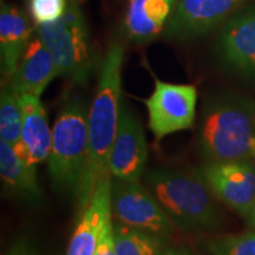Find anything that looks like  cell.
<instances>
[{"label": "cell", "mask_w": 255, "mask_h": 255, "mask_svg": "<svg viewBox=\"0 0 255 255\" xmlns=\"http://www.w3.org/2000/svg\"><path fill=\"white\" fill-rule=\"evenodd\" d=\"M176 0H130L124 32L130 40L148 43L157 38L173 14Z\"/></svg>", "instance_id": "15"}, {"label": "cell", "mask_w": 255, "mask_h": 255, "mask_svg": "<svg viewBox=\"0 0 255 255\" xmlns=\"http://www.w3.org/2000/svg\"><path fill=\"white\" fill-rule=\"evenodd\" d=\"M158 255H195V254L186 247H170V248H163V250L159 252Z\"/></svg>", "instance_id": "24"}, {"label": "cell", "mask_w": 255, "mask_h": 255, "mask_svg": "<svg viewBox=\"0 0 255 255\" xmlns=\"http://www.w3.org/2000/svg\"><path fill=\"white\" fill-rule=\"evenodd\" d=\"M38 38L55 59L59 76L85 84L95 69L90 34L78 0H69L65 13L53 23L38 25Z\"/></svg>", "instance_id": "5"}, {"label": "cell", "mask_w": 255, "mask_h": 255, "mask_svg": "<svg viewBox=\"0 0 255 255\" xmlns=\"http://www.w3.org/2000/svg\"><path fill=\"white\" fill-rule=\"evenodd\" d=\"M21 109L19 98L6 82L0 95V139L8 143L19 157L28 163V157L21 139ZM30 164V163H28Z\"/></svg>", "instance_id": "18"}, {"label": "cell", "mask_w": 255, "mask_h": 255, "mask_svg": "<svg viewBox=\"0 0 255 255\" xmlns=\"http://www.w3.org/2000/svg\"><path fill=\"white\" fill-rule=\"evenodd\" d=\"M199 146L207 163L255 158V121L250 100L223 96L202 111Z\"/></svg>", "instance_id": "2"}, {"label": "cell", "mask_w": 255, "mask_h": 255, "mask_svg": "<svg viewBox=\"0 0 255 255\" xmlns=\"http://www.w3.org/2000/svg\"><path fill=\"white\" fill-rule=\"evenodd\" d=\"M250 105H251L252 114H253V117H254V121H255V101L250 100Z\"/></svg>", "instance_id": "26"}, {"label": "cell", "mask_w": 255, "mask_h": 255, "mask_svg": "<svg viewBox=\"0 0 255 255\" xmlns=\"http://www.w3.org/2000/svg\"><path fill=\"white\" fill-rule=\"evenodd\" d=\"M194 173L229 208L250 216L255 203V167L251 161L206 163Z\"/></svg>", "instance_id": "8"}, {"label": "cell", "mask_w": 255, "mask_h": 255, "mask_svg": "<svg viewBox=\"0 0 255 255\" xmlns=\"http://www.w3.org/2000/svg\"><path fill=\"white\" fill-rule=\"evenodd\" d=\"M59 76L56 62L39 38L30 40L13 77L8 83L17 96L40 97L49 83Z\"/></svg>", "instance_id": "13"}, {"label": "cell", "mask_w": 255, "mask_h": 255, "mask_svg": "<svg viewBox=\"0 0 255 255\" xmlns=\"http://www.w3.org/2000/svg\"><path fill=\"white\" fill-rule=\"evenodd\" d=\"M94 255H117L116 241H115V223L113 222V219L105 223L102 229Z\"/></svg>", "instance_id": "22"}, {"label": "cell", "mask_w": 255, "mask_h": 255, "mask_svg": "<svg viewBox=\"0 0 255 255\" xmlns=\"http://www.w3.org/2000/svg\"><path fill=\"white\" fill-rule=\"evenodd\" d=\"M145 181L175 226L212 231L221 222L213 193L195 173L154 169L145 174Z\"/></svg>", "instance_id": "4"}, {"label": "cell", "mask_w": 255, "mask_h": 255, "mask_svg": "<svg viewBox=\"0 0 255 255\" xmlns=\"http://www.w3.org/2000/svg\"><path fill=\"white\" fill-rule=\"evenodd\" d=\"M111 210L116 222L161 239L173 234L176 227L151 191L139 181H114Z\"/></svg>", "instance_id": "6"}, {"label": "cell", "mask_w": 255, "mask_h": 255, "mask_svg": "<svg viewBox=\"0 0 255 255\" xmlns=\"http://www.w3.org/2000/svg\"><path fill=\"white\" fill-rule=\"evenodd\" d=\"M247 0H176L165 34L176 39L202 36L222 24Z\"/></svg>", "instance_id": "10"}, {"label": "cell", "mask_w": 255, "mask_h": 255, "mask_svg": "<svg viewBox=\"0 0 255 255\" xmlns=\"http://www.w3.org/2000/svg\"><path fill=\"white\" fill-rule=\"evenodd\" d=\"M0 175L5 186L24 199L31 202H40L43 199L37 181L36 165L21 159L2 139H0Z\"/></svg>", "instance_id": "17"}, {"label": "cell", "mask_w": 255, "mask_h": 255, "mask_svg": "<svg viewBox=\"0 0 255 255\" xmlns=\"http://www.w3.org/2000/svg\"><path fill=\"white\" fill-rule=\"evenodd\" d=\"M197 91L190 84H173L155 78V88L145 101L149 128L156 139L193 128Z\"/></svg>", "instance_id": "7"}, {"label": "cell", "mask_w": 255, "mask_h": 255, "mask_svg": "<svg viewBox=\"0 0 255 255\" xmlns=\"http://www.w3.org/2000/svg\"><path fill=\"white\" fill-rule=\"evenodd\" d=\"M148 146L142 124L122 103L119 129L110 151L109 171L115 180L135 182L144 173Z\"/></svg>", "instance_id": "9"}, {"label": "cell", "mask_w": 255, "mask_h": 255, "mask_svg": "<svg viewBox=\"0 0 255 255\" xmlns=\"http://www.w3.org/2000/svg\"><path fill=\"white\" fill-rule=\"evenodd\" d=\"M88 115L84 104L70 100L59 110L47 158L53 187L78 201L89 162Z\"/></svg>", "instance_id": "3"}, {"label": "cell", "mask_w": 255, "mask_h": 255, "mask_svg": "<svg viewBox=\"0 0 255 255\" xmlns=\"http://www.w3.org/2000/svg\"><path fill=\"white\" fill-rule=\"evenodd\" d=\"M21 109V139L26 150L28 163L37 165L46 161L52 146V131L40 97L18 96Z\"/></svg>", "instance_id": "14"}, {"label": "cell", "mask_w": 255, "mask_h": 255, "mask_svg": "<svg viewBox=\"0 0 255 255\" xmlns=\"http://www.w3.org/2000/svg\"><path fill=\"white\" fill-rule=\"evenodd\" d=\"M32 27L27 17L15 6L1 4L0 9V57L1 73L9 82L30 43Z\"/></svg>", "instance_id": "16"}, {"label": "cell", "mask_w": 255, "mask_h": 255, "mask_svg": "<svg viewBox=\"0 0 255 255\" xmlns=\"http://www.w3.org/2000/svg\"><path fill=\"white\" fill-rule=\"evenodd\" d=\"M206 248L209 255H255V231L214 238Z\"/></svg>", "instance_id": "20"}, {"label": "cell", "mask_w": 255, "mask_h": 255, "mask_svg": "<svg viewBox=\"0 0 255 255\" xmlns=\"http://www.w3.org/2000/svg\"><path fill=\"white\" fill-rule=\"evenodd\" d=\"M115 241L117 255H158L162 248L161 238L115 223Z\"/></svg>", "instance_id": "19"}, {"label": "cell", "mask_w": 255, "mask_h": 255, "mask_svg": "<svg viewBox=\"0 0 255 255\" xmlns=\"http://www.w3.org/2000/svg\"><path fill=\"white\" fill-rule=\"evenodd\" d=\"M111 175L98 181L88 206L79 214L66 255H94L102 229L111 219Z\"/></svg>", "instance_id": "12"}, {"label": "cell", "mask_w": 255, "mask_h": 255, "mask_svg": "<svg viewBox=\"0 0 255 255\" xmlns=\"http://www.w3.org/2000/svg\"><path fill=\"white\" fill-rule=\"evenodd\" d=\"M69 0H30L28 7L34 23L38 25L53 23L65 13Z\"/></svg>", "instance_id": "21"}, {"label": "cell", "mask_w": 255, "mask_h": 255, "mask_svg": "<svg viewBox=\"0 0 255 255\" xmlns=\"http://www.w3.org/2000/svg\"><path fill=\"white\" fill-rule=\"evenodd\" d=\"M219 52L228 68L255 83V8L225 25L219 38Z\"/></svg>", "instance_id": "11"}, {"label": "cell", "mask_w": 255, "mask_h": 255, "mask_svg": "<svg viewBox=\"0 0 255 255\" xmlns=\"http://www.w3.org/2000/svg\"><path fill=\"white\" fill-rule=\"evenodd\" d=\"M247 220H248V221H250V222L252 223V225H253L254 227H255V203H254L253 209H252L251 214H250V216H248V218H247Z\"/></svg>", "instance_id": "25"}, {"label": "cell", "mask_w": 255, "mask_h": 255, "mask_svg": "<svg viewBox=\"0 0 255 255\" xmlns=\"http://www.w3.org/2000/svg\"><path fill=\"white\" fill-rule=\"evenodd\" d=\"M5 255H40L27 239H18L12 244Z\"/></svg>", "instance_id": "23"}, {"label": "cell", "mask_w": 255, "mask_h": 255, "mask_svg": "<svg viewBox=\"0 0 255 255\" xmlns=\"http://www.w3.org/2000/svg\"><path fill=\"white\" fill-rule=\"evenodd\" d=\"M124 47L119 43L111 44L102 59L100 81L88 115L89 162L81 196L78 199L79 214L88 206L98 181L108 175L109 157L122 107V68Z\"/></svg>", "instance_id": "1"}]
</instances>
